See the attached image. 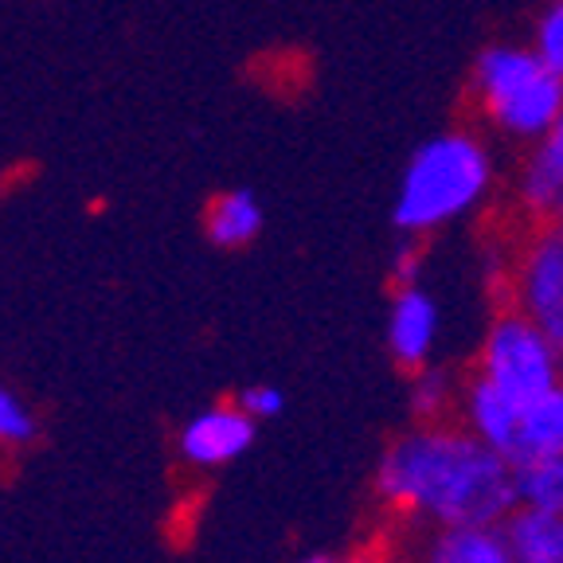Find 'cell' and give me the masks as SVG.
<instances>
[{
	"label": "cell",
	"instance_id": "obj_1",
	"mask_svg": "<svg viewBox=\"0 0 563 563\" xmlns=\"http://www.w3.org/2000/svg\"><path fill=\"white\" fill-rule=\"evenodd\" d=\"M376 489L399 512H415L442 528L505 525L517 512L512 462L474 431L404 434L379 462Z\"/></svg>",
	"mask_w": 563,
	"mask_h": 563
},
{
	"label": "cell",
	"instance_id": "obj_2",
	"mask_svg": "<svg viewBox=\"0 0 563 563\" xmlns=\"http://www.w3.org/2000/svg\"><path fill=\"white\" fill-rule=\"evenodd\" d=\"M489 188V157L466 133H442L411 157L399 185L396 228L422 235L470 211Z\"/></svg>",
	"mask_w": 563,
	"mask_h": 563
},
{
	"label": "cell",
	"instance_id": "obj_3",
	"mask_svg": "<svg viewBox=\"0 0 563 563\" xmlns=\"http://www.w3.org/2000/svg\"><path fill=\"white\" fill-rule=\"evenodd\" d=\"M474 87L485 114L512 137L540 141L563 114V75L532 47H489L477 55Z\"/></svg>",
	"mask_w": 563,
	"mask_h": 563
},
{
	"label": "cell",
	"instance_id": "obj_4",
	"mask_svg": "<svg viewBox=\"0 0 563 563\" xmlns=\"http://www.w3.org/2000/svg\"><path fill=\"white\" fill-rule=\"evenodd\" d=\"M482 379L520 404H537L563 387V356L537 321L509 313L493 321L482 344Z\"/></svg>",
	"mask_w": 563,
	"mask_h": 563
},
{
	"label": "cell",
	"instance_id": "obj_5",
	"mask_svg": "<svg viewBox=\"0 0 563 563\" xmlns=\"http://www.w3.org/2000/svg\"><path fill=\"white\" fill-rule=\"evenodd\" d=\"M520 313L544 329L548 341L563 356V235L548 231L528 246L520 263Z\"/></svg>",
	"mask_w": 563,
	"mask_h": 563
},
{
	"label": "cell",
	"instance_id": "obj_6",
	"mask_svg": "<svg viewBox=\"0 0 563 563\" xmlns=\"http://www.w3.org/2000/svg\"><path fill=\"white\" fill-rule=\"evenodd\" d=\"M251 442H255V419L239 404L203 407L180 427V457L200 470L228 466L239 454H246Z\"/></svg>",
	"mask_w": 563,
	"mask_h": 563
},
{
	"label": "cell",
	"instance_id": "obj_7",
	"mask_svg": "<svg viewBox=\"0 0 563 563\" xmlns=\"http://www.w3.org/2000/svg\"><path fill=\"white\" fill-rule=\"evenodd\" d=\"M439 341V306L427 290L415 286H399L396 301H391V317H387V344L391 356L404 368L419 372L431 361V349Z\"/></svg>",
	"mask_w": 563,
	"mask_h": 563
},
{
	"label": "cell",
	"instance_id": "obj_8",
	"mask_svg": "<svg viewBox=\"0 0 563 563\" xmlns=\"http://www.w3.org/2000/svg\"><path fill=\"white\" fill-rule=\"evenodd\" d=\"M525 407L528 404L505 396L501 387H493L489 379L477 376V384L470 387V396H466V422L477 439L489 442L493 450H501L512 462L520 450V419H525Z\"/></svg>",
	"mask_w": 563,
	"mask_h": 563
},
{
	"label": "cell",
	"instance_id": "obj_9",
	"mask_svg": "<svg viewBox=\"0 0 563 563\" xmlns=\"http://www.w3.org/2000/svg\"><path fill=\"white\" fill-rule=\"evenodd\" d=\"M427 563H517V552L505 525H454L431 540Z\"/></svg>",
	"mask_w": 563,
	"mask_h": 563
},
{
	"label": "cell",
	"instance_id": "obj_10",
	"mask_svg": "<svg viewBox=\"0 0 563 563\" xmlns=\"http://www.w3.org/2000/svg\"><path fill=\"white\" fill-rule=\"evenodd\" d=\"M512 489H517V509L563 512V450L517 457Z\"/></svg>",
	"mask_w": 563,
	"mask_h": 563
},
{
	"label": "cell",
	"instance_id": "obj_11",
	"mask_svg": "<svg viewBox=\"0 0 563 563\" xmlns=\"http://www.w3.org/2000/svg\"><path fill=\"white\" fill-rule=\"evenodd\" d=\"M203 231L216 246H246L263 231V208H258L255 192L246 188H231V192L211 196L208 211H203Z\"/></svg>",
	"mask_w": 563,
	"mask_h": 563
},
{
	"label": "cell",
	"instance_id": "obj_12",
	"mask_svg": "<svg viewBox=\"0 0 563 563\" xmlns=\"http://www.w3.org/2000/svg\"><path fill=\"white\" fill-rule=\"evenodd\" d=\"M517 563H563V512L517 509L505 520Z\"/></svg>",
	"mask_w": 563,
	"mask_h": 563
},
{
	"label": "cell",
	"instance_id": "obj_13",
	"mask_svg": "<svg viewBox=\"0 0 563 563\" xmlns=\"http://www.w3.org/2000/svg\"><path fill=\"white\" fill-rule=\"evenodd\" d=\"M528 208L552 211L563 196V114L555 118V125L537 141V153L528 161L525 180H520Z\"/></svg>",
	"mask_w": 563,
	"mask_h": 563
},
{
	"label": "cell",
	"instance_id": "obj_14",
	"mask_svg": "<svg viewBox=\"0 0 563 563\" xmlns=\"http://www.w3.org/2000/svg\"><path fill=\"white\" fill-rule=\"evenodd\" d=\"M544 450H563V387L552 396L537 399V404L525 407V419H520V450L525 454H544ZM512 457V462H517Z\"/></svg>",
	"mask_w": 563,
	"mask_h": 563
},
{
	"label": "cell",
	"instance_id": "obj_15",
	"mask_svg": "<svg viewBox=\"0 0 563 563\" xmlns=\"http://www.w3.org/2000/svg\"><path fill=\"white\" fill-rule=\"evenodd\" d=\"M35 439V419L9 387H0V446H27Z\"/></svg>",
	"mask_w": 563,
	"mask_h": 563
},
{
	"label": "cell",
	"instance_id": "obj_16",
	"mask_svg": "<svg viewBox=\"0 0 563 563\" xmlns=\"http://www.w3.org/2000/svg\"><path fill=\"white\" fill-rule=\"evenodd\" d=\"M446 396H450L446 376H442L439 368H427V364H422L419 376H415V384H411V407L415 411H419L422 419H431V415L442 411Z\"/></svg>",
	"mask_w": 563,
	"mask_h": 563
},
{
	"label": "cell",
	"instance_id": "obj_17",
	"mask_svg": "<svg viewBox=\"0 0 563 563\" xmlns=\"http://www.w3.org/2000/svg\"><path fill=\"white\" fill-rule=\"evenodd\" d=\"M537 52L540 59L548 63L552 70L563 75V0H555L552 9L540 16V27H537Z\"/></svg>",
	"mask_w": 563,
	"mask_h": 563
},
{
	"label": "cell",
	"instance_id": "obj_18",
	"mask_svg": "<svg viewBox=\"0 0 563 563\" xmlns=\"http://www.w3.org/2000/svg\"><path fill=\"white\" fill-rule=\"evenodd\" d=\"M235 404L243 407V411L251 415L255 422H263V419H274V415H282V407H286V396H282L278 387H271V384H251V387H243V391H239Z\"/></svg>",
	"mask_w": 563,
	"mask_h": 563
},
{
	"label": "cell",
	"instance_id": "obj_19",
	"mask_svg": "<svg viewBox=\"0 0 563 563\" xmlns=\"http://www.w3.org/2000/svg\"><path fill=\"white\" fill-rule=\"evenodd\" d=\"M415 274H419V255H415L411 246H404L396 255V278L399 286H415Z\"/></svg>",
	"mask_w": 563,
	"mask_h": 563
},
{
	"label": "cell",
	"instance_id": "obj_20",
	"mask_svg": "<svg viewBox=\"0 0 563 563\" xmlns=\"http://www.w3.org/2000/svg\"><path fill=\"white\" fill-rule=\"evenodd\" d=\"M552 216H555V231H560V235H563V196H560V203H555V208H552Z\"/></svg>",
	"mask_w": 563,
	"mask_h": 563
},
{
	"label": "cell",
	"instance_id": "obj_21",
	"mask_svg": "<svg viewBox=\"0 0 563 563\" xmlns=\"http://www.w3.org/2000/svg\"><path fill=\"white\" fill-rule=\"evenodd\" d=\"M301 563H341V560H333V555H309V560H301Z\"/></svg>",
	"mask_w": 563,
	"mask_h": 563
},
{
	"label": "cell",
	"instance_id": "obj_22",
	"mask_svg": "<svg viewBox=\"0 0 563 563\" xmlns=\"http://www.w3.org/2000/svg\"><path fill=\"white\" fill-rule=\"evenodd\" d=\"M344 563H379V560H372V555H356V560H344Z\"/></svg>",
	"mask_w": 563,
	"mask_h": 563
}]
</instances>
